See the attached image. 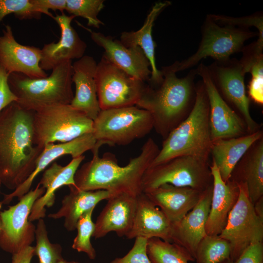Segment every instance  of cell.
Wrapping results in <instances>:
<instances>
[{
	"mask_svg": "<svg viewBox=\"0 0 263 263\" xmlns=\"http://www.w3.org/2000/svg\"><path fill=\"white\" fill-rule=\"evenodd\" d=\"M34 113L16 101L0 113V182L11 190L32 174L44 149L34 143Z\"/></svg>",
	"mask_w": 263,
	"mask_h": 263,
	"instance_id": "cell-1",
	"label": "cell"
},
{
	"mask_svg": "<svg viewBox=\"0 0 263 263\" xmlns=\"http://www.w3.org/2000/svg\"><path fill=\"white\" fill-rule=\"evenodd\" d=\"M160 149L151 138L142 147L138 155L120 166L115 155L106 152L101 157L94 153L92 159L75 172V187L85 191L105 190L114 194L125 193L138 196L143 193L142 179Z\"/></svg>",
	"mask_w": 263,
	"mask_h": 263,
	"instance_id": "cell-2",
	"label": "cell"
},
{
	"mask_svg": "<svg viewBox=\"0 0 263 263\" xmlns=\"http://www.w3.org/2000/svg\"><path fill=\"white\" fill-rule=\"evenodd\" d=\"M163 79L156 85L146 83L136 106L148 111L153 121V129L164 140L188 115L194 105L196 69L179 78L168 66L160 70Z\"/></svg>",
	"mask_w": 263,
	"mask_h": 263,
	"instance_id": "cell-3",
	"label": "cell"
},
{
	"mask_svg": "<svg viewBox=\"0 0 263 263\" xmlns=\"http://www.w3.org/2000/svg\"><path fill=\"white\" fill-rule=\"evenodd\" d=\"M209 102L202 80L196 84L194 105L187 117L164 140L150 167L181 156L208 160L212 141L209 124Z\"/></svg>",
	"mask_w": 263,
	"mask_h": 263,
	"instance_id": "cell-4",
	"label": "cell"
},
{
	"mask_svg": "<svg viewBox=\"0 0 263 263\" xmlns=\"http://www.w3.org/2000/svg\"><path fill=\"white\" fill-rule=\"evenodd\" d=\"M72 63L68 61L55 67L43 78H31L19 73L10 74L8 83L22 108L37 112L45 107L70 104L72 89Z\"/></svg>",
	"mask_w": 263,
	"mask_h": 263,
	"instance_id": "cell-5",
	"label": "cell"
},
{
	"mask_svg": "<svg viewBox=\"0 0 263 263\" xmlns=\"http://www.w3.org/2000/svg\"><path fill=\"white\" fill-rule=\"evenodd\" d=\"M153 129L150 113L136 106L101 110L94 121L96 143L91 150L98 153L103 145H127L145 137Z\"/></svg>",
	"mask_w": 263,
	"mask_h": 263,
	"instance_id": "cell-6",
	"label": "cell"
},
{
	"mask_svg": "<svg viewBox=\"0 0 263 263\" xmlns=\"http://www.w3.org/2000/svg\"><path fill=\"white\" fill-rule=\"evenodd\" d=\"M94 121L70 104L55 105L35 112L33 120L35 145L44 148L56 142L65 143L93 133Z\"/></svg>",
	"mask_w": 263,
	"mask_h": 263,
	"instance_id": "cell-7",
	"label": "cell"
},
{
	"mask_svg": "<svg viewBox=\"0 0 263 263\" xmlns=\"http://www.w3.org/2000/svg\"><path fill=\"white\" fill-rule=\"evenodd\" d=\"M256 36L258 32L248 29L220 25L207 15L202 25L201 40L196 52L168 67L177 73L193 67L207 57L215 61L228 59L231 55L242 51L246 40Z\"/></svg>",
	"mask_w": 263,
	"mask_h": 263,
	"instance_id": "cell-8",
	"label": "cell"
},
{
	"mask_svg": "<svg viewBox=\"0 0 263 263\" xmlns=\"http://www.w3.org/2000/svg\"><path fill=\"white\" fill-rule=\"evenodd\" d=\"M212 183L208 160L193 156H181L149 167L142 179V189L144 193L169 184L204 191Z\"/></svg>",
	"mask_w": 263,
	"mask_h": 263,
	"instance_id": "cell-9",
	"label": "cell"
},
{
	"mask_svg": "<svg viewBox=\"0 0 263 263\" xmlns=\"http://www.w3.org/2000/svg\"><path fill=\"white\" fill-rule=\"evenodd\" d=\"M95 80L101 110L136 106L146 85L103 55L97 64Z\"/></svg>",
	"mask_w": 263,
	"mask_h": 263,
	"instance_id": "cell-10",
	"label": "cell"
},
{
	"mask_svg": "<svg viewBox=\"0 0 263 263\" xmlns=\"http://www.w3.org/2000/svg\"><path fill=\"white\" fill-rule=\"evenodd\" d=\"M238 200L219 235L230 244V259L236 260L252 244L263 242V218L256 213L245 184H238Z\"/></svg>",
	"mask_w": 263,
	"mask_h": 263,
	"instance_id": "cell-11",
	"label": "cell"
},
{
	"mask_svg": "<svg viewBox=\"0 0 263 263\" xmlns=\"http://www.w3.org/2000/svg\"><path fill=\"white\" fill-rule=\"evenodd\" d=\"M44 192L45 189L38 183L17 204L0 211V247L3 251L14 254L31 245L35 239L36 226L29 217L34 203Z\"/></svg>",
	"mask_w": 263,
	"mask_h": 263,
	"instance_id": "cell-12",
	"label": "cell"
},
{
	"mask_svg": "<svg viewBox=\"0 0 263 263\" xmlns=\"http://www.w3.org/2000/svg\"><path fill=\"white\" fill-rule=\"evenodd\" d=\"M207 67L211 80L222 97L242 115L248 133L259 130V125L250 113V99L246 94L244 84L246 73L239 60L230 58L215 61Z\"/></svg>",
	"mask_w": 263,
	"mask_h": 263,
	"instance_id": "cell-13",
	"label": "cell"
},
{
	"mask_svg": "<svg viewBox=\"0 0 263 263\" xmlns=\"http://www.w3.org/2000/svg\"><path fill=\"white\" fill-rule=\"evenodd\" d=\"M196 70L197 75L202 78L208 100L211 141L248 134L244 119L224 100L217 91L209 75L207 67L201 63Z\"/></svg>",
	"mask_w": 263,
	"mask_h": 263,
	"instance_id": "cell-14",
	"label": "cell"
},
{
	"mask_svg": "<svg viewBox=\"0 0 263 263\" xmlns=\"http://www.w3.org/2000/svg\"><path fill=\"white\" fill-rule=\"evenodd\" d=\"M41 49L18 42L10 25H5L0 36V66L9 75L22 74L31 78H43L47 74L40 67Z\"/></svg>",
	"mask_w": 263,
	"mask_h": 263,
	"instance_id": "cell-15",
	"label": "cell"
},
{
	"mask_svg": "<svg viewBox=\"0 0 263 263\" xmlns=\"http://www.w3.org/2000/svg\"><path fill=\"white\" fill-rule=\"evenodd\" d=\"M94 42L104 50L103 56L114 65L145 83L151 75L150 63L139 46L127 47L117 39L84 27Z\"/></svg>",
	"mask_w": 263,
	"mask_h": 263,
	"instance_id": "cell-16",
	"label": "cell"
},
{
	"mask_svg": "<svg viewBox=\"0 0 263 263\" xmlns=\"http://www.w3.org/2000/svg\"><path fill=\"white\" fill-rule=\"evenodd\" d=\"M74 18L73 15L67 16L64 13L54 17L53 19L60 28L61 35L57 42L45 44L41 49L39 65L44 71L53 70L64 62L78 59L84 56L87 45L71 25Z\"/></svg>",
	"mask_w": 263,
	"mask_h": 263,
	"instance_id": "cell-17",
	"label": "cell"
},
{
	"mask_svg": "<svg viewBox=\"0 0 263 263\" xmlns=\"http://www.w3.org/2000/svg\"><path fill=\"white\" fill-rule=\"evenodd\" d=\"M137 196L121 193L114 194L97 218L93 237L95 239L115 232L118 236H126L131 231L135 216Z\"/></svg>",
	"mask_w": 263,
	"mask_h": 263,
	"instance_id": "cell-18",
	"label": "cell"
},
{
	"mask_svg": "<svg viewBox=\"0 0 263 263\" xmlns=\"http://www.w3.org/2000/svg\"><path fill=\"white\" fill-rule=\"evenodd\" d=\"M95 143L96 139L93 133H90L69 142L45 145L37 159L35 168L32 174L13 192L4 195L1 201L2 204H9L15 198L19 200L28 192L36 177L57 159L66 155H70L72 158L78 157L84 152L92 150Z\"/></svg>",
	"mask_w": 263,
	"mask_h": 263,
	"instance_id": "cell-19",
	"label": "cell"
},
{
	"mask_svg": "<svg viewBox=\"0 0 263 263\" xmlns=\"http://www.w3.org/2000/svg\"><path fill=\"white\" fill-rule=\"evenodd\" d=\"M213 185L209 187L196 206L181 220L171 224V243L186 249L194 259L200 242L206 235V225L209 214Z\"/></svg>",
	"mask_w": 263,
	"mask_h": 263,
	"instance_id": "cell-20",
	"label": "cell"
},
{
	"mask_svg": "<svg viewBox=\"0 0 263 263\" xmlns=\"http://www.w3.org/2000/svg\"><path fill=\"white\" fill-rule=\"evenodd\" d=\"M97 64L93 57L87 55L72 64V82L75 85V94L70 105L93 121L101 110L95 80Z\"/></svg>",
	"mask_w": 263,
	"mask_h": 263,
	"instance_id": "cell-21",
	"label": "cell"
},
{
	"mask_svg": "<svg viewBox=\"0 0 263 263\" xmlns=\"http://www.w3.org/2000/svg\"><path fill=\"white\" fill-rule=\"evenodd\" d=\"M210 169L213 178V188L205 229L207 235L217 236L221 234L225 226L229 214L238 200L239 187L238 184L230 179L225 182L213 161Z\"/></svg>",
	"mask_w": 263,
	"mask_h": 263,
	"instance_id": "cell-22",
	"label": "cell"
},
{
	"mask_svg": "<svg viewBox=\"0 0 263 263\" xmlns=\"http://www.w3.org/2000/svg\"><path fill=\"white\" fill-rule=\"evenodd\" d=\"M83 155L72 160L65 166L56 162L52 163L50 167L43 172L39 182L45 189L44 194L34 203L29 217L32 222L43 219L46 215V207H52L55 202L56 191L64 186H74L75 175L80 164L85 159Z\"/></svg>",
	"mask_w": 263,
	"mask_h": 263,
	"instance_id": "cell-23",
	"label": "cell"
},
{
	"mask_svg": "<svg viewBox=\"0 0 263 263\" xmlns=\"http://www.w3.org/2000/svg\"><path fill=\"white\" fill-rule=\"evenodd\" d=\"M204 191L165 184L144 193L173 224L181 220L196 206Z\"/></svg>",
	"mask_w": 263,
	"mask_h": 263,
	"instance_id": "cell-24",
	"label": "cell"
},
{
	"mask_svg": "<svg viewBox=\"0 0 263 263\" xmlns=\"http://www.w3.org/2000/svg\"><path fill=\"white\" fill-rule=\"evenodd\" d=\"M171 223L163 211L144 193L138 195L134 222L127 238H158L171 243Z\"/></svg>",
	"mask_w": 263,
	"mask_h": 263,
	"instance_id": "cell-25",
	"label": "cell"
},
{
	"mask_svg": "<svg viewBox=\"0 0 263 263\" xmlns=\"http://www.w3.org/2000/svg\"><path fill=\"white\" fill-rule=\"evenodd\" d=\"M262 137L263 131L259 130L237 137L212 141L210 154L212 161L225 182L230 179L233 169L250 147Z\"/></svg>",
	"mask_w": 263,
	"mask_h": 263,
	"instance_id": "cell-26",
	"label": "cell"
},
{
	"mask_svg": "<svg viewBox=\"0 0 263 263\" xmlns=\"http://www.w3.org/2000/svg\"><path fill=\"white\" fill-rule=\"evenodd\" d=\"M230 180L246 185L253 205L263 197V137L255 142L233 169Z\"/></svg>",
	"mask_w": 263,
	"mask_h": 263,
	"instance_id": "cell-27",
	"label": "cell"
},
{
	"mask_svg": "<svg viewBox=\"0 0 263 263\" xmlns=\"http://www.w3.org/2000/svg\"><path fill=\"white\" fill-rule=\"evenodd\" d=\"M70 192L61 201V207L58 211L50 213L48 217L53 219L64 218V227L68 231H74L79 217L85 212L95 208L103 200H108L114 194L105 190L85 191L74 186H68Z\"/></svg>",
	"mask_w": 263,
	"mask_h": 263,
	"instance_id": "cell-28",
	"label": "cell"
},
{
	"mask_svg": "<svg viewBox=\"0 0 263 263\" xmlns=\"http://www.w3.org/2000/svg\"><path fill=\"white\" fill-rule=\"evenodd\" d=\"M170 4V1L156 2L148 14L142 27L137 31L124 32L120 36V41L127 47L139 46L143 51L150 65L151 75L147 83L156 85L163 79V75L156 65L155 43L152 36V27L160 13Z\"/></svg>",
	"mask_w": 263,
	"mask_h": 263,
	"instance_id": "cell-29",
	"label": "cell"
},
{
	"mask_svg": "<svg viewBox=\"0 0 263 263\" xmlns=\"http://www.w3.org/2000/svg\"><path fill=\"white\" fill-rule=\"evenodd\" d=\"M147 253L151 263H188L195 261L184 247L158 238L148 239Z\"/></svg>",
	"mask_w": 263,
	"mask_h": 263,
	"instance_id": "cell-30",
	"label": "cell"
},
{
	"mask_svg": "<svg viewBox=\"0 0 263 263\" xmlns=\"http://www.w3.org/2000/svg\"><path fill=\"white\" fill-rule=\"evenodd\" d=\"M230 246L219 235H207L199 243L195 254L196 263H220L230 259Z\"/></svg>",
	"mask_w": 263,
	"mask_h": 263,
	"instance_id": "cell-31",
	"label": "cell"
},
{
	"mask_svg": "<svg viewBox=\"0 0 263 263\" xmlns=\"http://www.w3.org/2000/svg\"><path fill=\"white\" fill-rule=\"evenodd\" d=\"M35 240V253L38 257L39 263H58L63 258L61 245L51 243L43 219L38 220L36 226Z\"/></svg>",
	"mask_w": 263,
	"mask_h": 263,
	"instance_id": "cell-32",
	"label": "cell"
},
{
	"mask_svg": "<svg viewBox=\"0 0 263 263\" xmlns=\"http://www.w3.org/2000/svg\"><path fill=\"white\" fill-rule=\"evenodd\" d=\"M94 208L83 213L79 218L76 226L77 235L72 244V248L79 252H84L89 259L96 258V251L91 242V238L94 231L95 224L92 220Z\"/></svg>",
	"mask_w": 263,
	"mask_h": 263,
	"instance_id": "cell-33",
	"label": "cell"
},
{
	"mask_svg": "<svg viewBox=\"0 0 263 263\" xmlns=\"http://www.w3.org/2000/svg\"><path fill=\"white\" fill-rule=\"evenodd\" d=\"M65 10L75 17L87 19L88 25L98 28L104 23L98 15L104 6L103 0H66Z\"/></svg>",
	"mask_w": 263,
	"mask_h": 263,
	"instance_id": "cell-34",
	"label": "cell"
},
{
	"mask_svg": "<svg viewBox=\"0 0 263 263\" xmlns=\"http://www.w3.org/2000/svg\"><path fill=\"white\" fill-rule=\"evenodd\" d=\"M11 14L20 20L39 19L41 17L31 0H0V23L5 17Z\"/></svg>",
	"mask_w": 263,
	"mask_h": 263,
	"instance_id": "cell-35",
	"label": "cell"
},
{
	"mask_svg": "<svg viewBox=\"0 0 263 263\" xmlns=\"http://www.w3.org/2000/svg\"><path fill=\"white\" fill-rule=\"evenodd\" d=\"M209 15L217 23L221 25H229L246 29L254 27L258 29V36L263 37V16L261 12L243 17H232L215 14Z\"/></svg>",
	"mask_w": 263,
	"mask_h": 263,
	"instance_id": "cell-36",
	"label": "cell"
},
{
	"mask_svg": "<svg viewBox=\"0 0 263 263\" xmlns=\"http://www.w3.org/2000/svg\"><path fill=\"white\" fill-rule=\"evenodd\" d=\"M247 73L251 75L248 86V97L256 103L263 104V57L252 63Z\"/></svg>",
	"mask_w": 263,
	"mask_h": 263,
	"instance_id": "cell-37",
	"label": "cell"
},
{
	"mask_svg": "<svg viewBox=\"0 0 263 263\" xmlns=\"http://www.w3.org/2000/svg\"><path fill=\"white\" fill-rule=\"evenodd\" d=\"M129 252L121 258H116L110 263H151L147 253L148 239L137 237Z\"/></svg>",
	"mask_w": 263,
	"mask_h": 263,
	"instance_id": "cell-38",
	"label": "cell"
},
{
	"mask_svg": "<svg viewBox=\"0 0 263 263\" xmlns=\"http://www.w3.org/2000/svg\"><path fill=\"white\" fill-rule=\"evenodd\" d=\"M220 263H263V242L252 244L236 260L228 259Z\"/></svg>",
	"mask_w": 263,
	"mask_h": 263,
	"instance_id": "cell-39",
	"label": "cell"
},
{
	"mask_svg": "<svg viewBox=\"0 0 263 263\" xmlns=\"http://www.w3.org/2000/svg\"><path fill=\"white\" fill-rule=\"evenodd\" d=\"M8 74L0 66V113L17 98L10 89L8 83Z\"/></svg>",
	"mask_w": 263,
	"mask_h": 263,
	"instance_id": "cell-40",
	"label": "cell"
},
{
	"mask_svg": "<svg viewBox=\"0 0 263 263\" xmlns=\"http://www.w3.org/2000/svg\"><path fill=\"white\" fill-rule=\"evenodd\" d=\"M31 1L38 13L53 19L54 16L49 11V9L58 10L63 14L66 6V0H31Z\"/></svg>",
	"mask_w": 263,
	"mask_h": 263,
	"instance_id": "cell-41",
	"label": "cell"
},
{
	"mask_svg": "<svg viewBox=\"0 0 263 263\" xmlns=\"http://www.w3.org/2000/svg\"><path fill=\"white\" fill-rule=\"evenodd\" d=\"M35 255V246H27L18 253L12 254V263H31Z\"/></svg>",
	"mask_w": 263,
	"mask_h": 263,
	"instance_id": "cell-42",
	"label": "cell"
},
{
	"mask_svg": "<svg viewBox=\"0 0 263 263\" xmlns=\"http://www.w3.org/2000/svg\"><path fill=\"white\" fill-rule=\"evenodd\" d=\"M255 210L257 215L263 218V197L259 199L254 205Z\"/></svg>",
	"mask_w": 263,
	"mask_h": 263,
	"instance_id": "cell-43",
	"label": "cell"
},
{
	"mask_svg": "<svg viewBox=\"0 0 263 263\" xmlns=\"http://www.w3.org/2000/svg\"><path fill=\"white\" fill-rule=\"evenodd\" d=\"M58 263H79L78 262L72 261H67L62 258L60 260Z\"/></svg>",
	"mask_w": 263,
	"mask_h": 263,
	"instance_id": "cell-44",
	"label": "cell"
},
{
	"mask_svg": "<svg viewBox=\"0 0 263 263\" xmlns=\"http://www.w3.org/2000/svg\"><path fill=\"white\" fill-rule=\"evenodd\" d=\"M2 203L1 201H0V212L1 211L0 209H1V208L2 207Z\"/></svg>",
	"mask_w": 263,
	"mask_h": 263,
	"instance_id": "cell-45",
	"label": "cell"
},
{
	"mask_svg": "<svg viewBox=\"0 0 263 263\" xmlns=\"http://www.w3.org/2000/svg\"><path fill=\"white\" fill-rule=\"evenodd\" d=\"M1 220L0 218V232L1 231Z\"/></svg>",
	"mask_w": 263,
	"mask_h": 263,
	"instance_id": "cell-46",
	"label": "cell"
},
{
	"mask_svg": "<svg viewBox=\"0 0 263 263\" xmlns=\"http://www.w3.org/2000/svg\"><path fill=\"white\" fill-rule=\"evenodd\" d=\"M1 183H0V188H1Z\"/></svg>",
	"mask_w": 263,
	"mask_h": 263,
	"instance_id": "cell-47",
	"label": "cell"
}]
</instances>
